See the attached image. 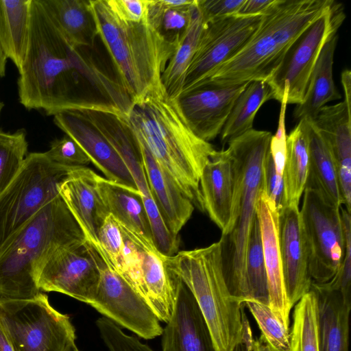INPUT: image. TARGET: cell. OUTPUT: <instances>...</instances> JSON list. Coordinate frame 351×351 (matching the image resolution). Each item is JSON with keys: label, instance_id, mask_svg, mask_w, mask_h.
<instances>
[{"label": "cell", "instance_id": "6da1fadb", "mask_svg": "<svg viewBox=\"0 0 351 351\" xmlns=\"http://www.w3.org/2000/svg\"><path fill=\"white\" fill-rule=\"evenodd\" d=\"M80 49L66 40L42 0H32L29 41L19 69L21 104L27 109H40L48 115L65 110L91 109L95 101L78 99L73 93L75 74H88L97 88H106L110 78L88 67Z\"/></svg>", "mask_w": 351, "mask_h": 351}, {"label": "cell", "instance_id": "7a4b0ae2", "mask_svg": "<svg viewBox=\"0 0 351 351\" xmlns=\"http://www.w3.org/2000/svg\"><path fill=\"white\" fill-rule=\"evenodd\" d=\"M125 116L138 139L183 193L203 210L199 178L215 149L191 131L177 101L169 98L162 86L132 104Z\"/></svg>", "mask_w": 351, "mask_h": 351}, {"label": "cell", "instance_id": "3957f363", "mask_svg": "<svg viewBox=\"0 0 351 351\" xmlns=\"http://www.w3.org/2000/svg\"><path fill=\"white\" fill-rule=\"evenodd\" d=\"M86 241L80 226L58 195L0 246V300H26L40 292L35 273L56 250Z\"/></svg>", "mask_w": 351, "mask_h": 351}, {"label": "cell", "instance_id": "277c9868", "mask_svg": "<svg viewBox=\"0 0 351 351\" xmlns=\"http://www.w3.org/2000/svg\"><path fill=\"white\" fill-rule=\"evenodd\" d=\"M97 35L113 63L119 84L132 104L162 86L161 75L176 41L161 35L147 19L138 23L120 19L106 0H90Z\"/></svg>", "mask_w": 351, "mask_h": 351}, {"label": "cell", "instance_id": "5b68a950", "mask_svg": "<svg viewBox=\"0 0 351 351\" xmlns=\"http://www.w3.org/2000/svg\"><path fill=\"white\" fill-rule=\"evenodd\" d=\"M271 136L270 132L252 129L228 142L226 149L233 162L235 187L231 222L219 243L227 287L231 295L242 303L245 300L247 242L256 217V204L263 191V167Z\"/></svg>", "mask_w": 351, "mask_h": 351}, {"label": "cell", "instance_id": "8992f818", "mask_svg": "<svg viewBox=\"0 0 351 351\" xmlns=\"http://www.w3.org/2000/svg\"><path fill=\"white\" fill-rule=\"evenodd\" d=\"M333 2L275 0L262 15L261 22L250 41L221 66L204 85L228 86L267 80L293 40Z\"/></svg>", "mask_w": 351, "mask_h": 351}, {"label": "cell", "instance_id": "52a82bcc", "mask_svg": "<svg viewBox=\"0 0 351 351\" xmlns=\"http://www.w3.org/2000/svg\"><path fill=\"white\" fill-rule=\"evenodd\" d=\"M168 267L195 299L217 351H231L241 339L244 304L227 287L219 241L166 256Z\"/></svg>", "mask_w": 351, "mask_h": 351}, {"label": "cell", "instance_id": "ba28073f", "mask_svg": "<svg viewBox=\"0 0 351 351\" xmlns=\"http://www.w3.org/2000/svg\"><path fill=\"white\" fill-rule=\"evenodd\" d=\"M0 320L14 351H68L76 335L69 316L41 291L26 300H0Z\"/></svg>", "mask_w": 351, "mask_h": 351}, {"label": "cell", "instance_id": "9c48e42d", "mask_svg": "<svg viewBox=\"0 0 351 351\" xmlns=\"http://www.w3.org/2000/svg\"><path fill=\"white\" fill-rule=\"evenodd\" d=\"M76 167L56 164L45 152L26 156L20 171L0 195V246L59 195L58 185Z\"/></svg>", "mask_w": 351, "mask_h": 351}, {"label": "cell", "instance_id": "30bf717a", "mask_svg": "<svg viewBox=\"0 0 351 351\" xmlns=\"http://www.w3.org/2000/svg\"><path fill=\"white\" fill-rule=\"evenodd\" d=\"M124 248L117 273L136 291L160 322L167 323L174 308L182 283L168 267L166 256L152 241L119 223Z\"/></svg>", "mask_w": 351, "mask_h": 351}, {"label": "cell", "instance_id": "8fae6325", "mask_svg": "<svg viewBox=\"0 0 351 351\" xmlns=\"http://www.w3.org/2000/svg\"><path fill=\"white\" fill-rule=\"evenodd\" d=\"M345 19L343 5L334 1L293 40L277 69L265 80L271 88L272 99L280 104L296 105L303 101L324 45L337 34Z\"/></svg>", "mask_w": 351, "mask_h": 351}, {"label": "cell", "instance_id": "7c38bea8", "mask_svg": "<svg viewBox=\"0 0 351 351\" xmlns=\"http://www.w3.org/2000/svg\"><path fill=\"white\" fill-rule=\"evenodd\" d=\"M300 213L312 282L326 283L338 272L346 253L340 207L327 202L317 191L305 188Z\"/></svg>", "mask_w": 351, "mask_h": 351}, {"label": "cell", "instance_id": "4fadbf2b", "mask_svg": "<svg viewBox=\"0 0 351 351\" xmlns=\"http://www.w3.org/2000/svg\"><path fill=\"white\" fill-rule=\"evenodd\" d=\"M89 244L100 279L96 294L88 305L139 337L152 339L160 336L163 328L149 306L114 269L105 252Z\"/></svg>", "mask_w": 351, "mask_h": 351}, {"label": "cell", "instance_id": "5bb4252c", "mask_svg": "<svg viewBox=\"0 0 351 351\" xmlns=\"http://www.w3.org/2000/svg\"><path fill=\"white\" fill-rule=\"evenodd\" d=\"M261 19L262 15H233L203 23L181 95L204 85L235 56L253 36Z\"/></svg>", "mask_w": 351, "mask_h": 351}, {"label": "cell", "instance_id": "9a60e30c", "mask_svg": "<svg viewBox=\"0 0 351 351\" xmlns=\"http://www.w3.org/2000/svg\"><path fill=\"white\" fill-rule=\"evenodd\" d=\"M40 291L58 292L89 304L96 294L100 272L89 243L60 247L35 273Z\"/></svg>", "mask_w": 351, "mask_h": 351}, {"label": "cell", "instance_id": "2e32d148", "mask_svg": "<svg viewBox=\"0 0 351 351\" xmlns=\"http://www.w3.org/2000/svg\"><path fill=\"white\" fill-rule=\"evenodd\" d=\"M247 84H207L182 94L176 101L191 131L209 143L220 134L235 100Z\"/></svg>", "mask_w": 351, "mask_h": 351}, {"label": "cell", "instance_id": "e0dca14e", "mask_svg": "<svg viewBox=\"0 0 351 351\" xmlns=\"http://www.w3.org/2000/svg\"><path fill=\"white\" fill-rule=\"evenodd\" d=\"M278 241L285 292L292 307L310 291L312 279L303 226L298 205L278 213Z\"/></svg>", "mask_w": 351, "mask_h": 351}, {"label": "cell", "instance_id": "ac0fdd59", "mask_svg": "<svg viewBox=\"0 0 351 351\" xmlns=\"http://www.w3.org/2000/svg\"><path fill=\"white\" fill-rule=\"evenodd\" d=\"M55 124L82 147L106 179L137 189L124 161L104 134L79 110L53 115ZM138 190V189H137Z\"/></svg>", "mask_w": 351, "mask_h": 351}, {"label": "cell", "instance_id": "d6986e66", "mask_svg": "<svg viewBox=\"0 0 351 351\" xmlns=\"http://www.w3.org/2000/svg\"><path fill=\"white\" fill-rule=\"evenodd\" d=\"M161 337L162 351H217L206 321L182 281Z\"/></svg>", "mask_w": 351, "mask_h": 351}, {"label": "cell", "instance_id": "ffe728a7", "mask_svg": "<svg viewBox=\"0 0 351 351\" xmlns=\"http://www.w3.org/2000/svg\"><path fill=\"white\" fill-rule=\"evenodd\" d=\"M97 174L86 167L73 169L58 185V193L80 226L86 240L100 247L98 232L108 215L98 193Z\"/></svg>", "mask_w": 351, "mask_h": 351}, {"label": "cell", "instance_id": "44dd1931", "mask_svg": "<svg viewBox=\"0 0 351 351\" xmlns=\"http://www.w3.org/2000/svg\"><path fill=\"white\" fill-rule=\"evenodd\" d=\"M328 145L336 165L342 206L351 210V106L326 105L310 120Z\"/></svg>", "mask_w": 351, "mask_h": 351}, {"label": "cell", "instance_id": "7402d4cb", "mask_svg": "<svg viewBox=\"0 0 351 351\" xmlns=\"http://www.w3.org/2000/svg\"><path fill=\"white\" fill-rule=\"evenodd\" d=\"M256 215L267 276L269 305L282 325L289 330L292 308L284 285L278 241V213L263 191L256 204Z\"/></svg>", "mask_w": 351, "mask_h": 351}, {"label": "cell", "instance_id": "603a6c76", "mask_svg": "<svg viewBox=\"0 0 351 351\" xmlns=\"http://www.w3.org/2000/svg\"><path fill=\"white\" fill-rule=\"evenodd\" d=\"M235 175L228 151L215 150L204 166L199 178L203 210L225 233L232 215Z\"/></svg>", "mask_w": 351, "mask_h": 351}, {"label": "cell", "instance_id": "cb8c5ba5", "mask_svg": "<svg viewBox=\"0 0 351 351\" xmlns=\"http://www.w3.org/2000/svg\"><path fill=\"white\" fill-rule=\"evenodd\" d=\"M87 119L104 134L121 157L142 193L149 190L139 141L120 111L80 110Z\"/></svg>", "mask_w": 351, "mask_h": 351}, {"label": "cell", "instance_id": "d4e9b609", "mask_svg": "<svg viewBox=\"0 0 351 351\" xmlns=\"http://www.w3.org/2000/svg\"><path fill=\"white\" fill-rule=\"evenodd\" d=\"M138 141L152 197L169 230L174 235L179 236V232L193 213L194 204L159 165L144 143Z\"/></svg>", "mask_w": 351, "mask_h": 351}, {"label": "cell", "instance_id": "484cf974", "mask_svg": "<svg viewBox=\"0 0 351 351\" xmlns=\"http://www.w3.org/2000/svg\"><path fill=\"white\" fill-rule=\"evenodd\" d=\"M317 298L319 351H349L351 303L341 292L312 282Z\"/></svg>", "mask_w": 351, "mask_h": 351}, {"label": "cell", "instance_id": "4316f807", "mask_svg": "<svg viewBox=\"0 0 351 351\" xmlns=\"http://www.w3.org/2000/svg\"><path fill=\"white\" fill-rule=\"evenodd\" d=\"M96 186L108 214L127 229L154 243L142 195L138 190L99 175Z\"/></svg>", "mask_w": 351, "mask_h": 351}, {"label": "cell", "instance_id": "83f0119b", "mask_svg": "<svg viewBox=\"0 0 351 351\" xmlns=\"http://www.w3.org/2000/svg\"><path fill=\"white\" fill-rule=\"evenodd\" d=\"M337 40L338 36L336 34L324 45L310 76L304 99L296 105L293 111L295 119L312 120L326 104L341 97L332 78Z\"/></svg>", "mask_w": 351, "mask_h": 351}, {"label": "cell", "instance_id": "f1b7e54d", "mask_svg": "<svg viewBox=\"0 0 351 351\" xmlns=\"http://www.w3.org/2000/svg\"><path fill=\"white\" fill-rule=\"evenodd\" d=\"M58 28L76 49L93 47L97 29L90 0H42Z\"/></svg>", "mask_w": 351, "mask_h": 351}, {"label": "cell", "instance_id": "f546056e", "mask_svg": "<svg viewBox=\"0 0 351 351\" xmlns=\"http://www.w3.org/2000/svg\"><path fill=\"white\" fill-rule=\"evenodd\" d=\"M309 170L308 120L302 119L287 136L282 179L286 206L299 204Z\"/></svg>", "mask_w": 351, "mask_h": 351}, {"label": "cell", "instance_id": "4dcf8cb0", "mask_svg": "<svg viewBox=\"0 0 351 351\" xmlns=\"http://www.w3.org/2000/svg\"><path fill=\"white\" fill-rule=\"evenodd\" d=\"M307 120L309 170L305 188L317 191L327 202L341 207L342 199L332 155L311 121Z\"/></svg>", "mask_w": 351, "mask_h": 351}, {"label": "cell", "instance_id": "1f68e13d", "mask_svg": "<svg viewBox=\"0 0 351 351\" xmlns=\"http://www.w3.org/2000/svg\"><path fill=\"white\" fill-rule=\"evenodd\" d=\"M32 0H0V44L21 68L27 49Z\"/></svg>", "mask_w": 351, "mask_h": 351}, {"label": "cell", "instance_id": "d6a6232c", "mask_svg": "<svg viewBox=\"0 0 351 351\" xmlns=\"http://www.w3.org/2000/svg\"><path fill=\"white\" fill-rule=\"evenodd\" d=\"M203 22L197 5L191 21L181 36L176 40L175 51L161 75L162 86L169 98L180 96L186 75L194 56Z\"/></svg>", "mask_w": 351, "mask_h": 351}, {"label": "cell", "instance_id": "836d02e7", "mask_svg": "<svg viewBox=\"0 0 351 351\" xmlns=\"http://www.w3.org/2000/svg\"><path fill=\"white\" fill-rule=\"evenodd\" d=\"M271 99V88L266 81L248 82L235 100L219 134L221 143L228 144L253 129L254 117L259 108Z\"/></svg>", "mask_w": 351, "mask_h": 351}, {"label": "cell", "instance_id": "e575fe53", "mask_svg": "<svg viewBox=\"0 0 351 351\" xmlns=\"http://www.w3.org/2000/svg\"><path fill=\"white\" fill-rule=\"evenodd\" d=\"M197 0H150L147 20L165 38L176 42L188 27Z\"/></svg>", "mask_w": 351, "mask_h": 351}, {"label": "cell", "instance_id": "d590c367", "mask_svg": "<svg viewBox=\"0 0 351 351\" xmlns=\"http://www.w3.org/2000/svg\"><path fill=\"white\" fill-rule=\"evenodd\" d=\"M244 280L245 300H252L269 304L267 276L257 215L247 242Z\"/></svg>", "mask_w": 351, "mask_h": 351}, {"label": "cell", "instance_id": "8d00e7d4", "mask_svg": "<svg viewBox=\"0 0 351 351\" xmlns=\"http://www.w3.org/2000/svg\"><path fill=\"white\" fill-rule=\"evenodd\" d=\"M289 351H319L317 298L311 290L295 305Z\"/></svg>", "mask_w": 351, "mask_h": 351}, {"label": "cell", "instance_id": "74e56055", "mask_svg": "<svg viewBox=\"0 0 351 351\" xmlns=\"http://www.w3.org/2000/svg\"><path fill=\"white\" fill-rule=\"evenodd\" d=\"M28 143L23 129L14 133L0 131V195L20 171Z\"/></svg>", "mask_w": 351, "mask_h": 351}, {"label": "cell", "instance_id": "f35d334b", "mask_svg": "<svg viewBox=\"0 0 351 351\" xmlns=\"http://www.w3.org/2000/svg\"><path fill=\"white\" fill-rule=\"evenodd\" d=\"M254 317L261 334L274 348L288 351L290 348V330L276 317L269 304L247 300L243 302Z\"/></svg>", "mask_w": 351, "mask_h": 351}, {"label": "cell", "instance_id": "ab89813d", "mask_svg": "<svg viewBox=\"0 0 351 351\" xmlns=\"http://www.w3.org/2000/svg\"><path fill=\"white\" fill-rule=\"evenodd\" d=\"M96 326L109 351H155L137 337L125 333L120 326L105 317L99 318Z\"/></svg>", "mask_w": 351, "mask_h": 351}, {"label": "cell", "instance_id": "60d3db41", "mask_svg": "<svg viewBox=\"0 0 351 351\" xmlns=\"http://www.w3.org/2000/svg\"><path fill=\"white\" fill-rule=\"evenodd\" d=\"M98 241L111 265L117 271L122 259L124 237L118 221L110 214L99 228Z\"/></svg>", "mask_w": 351, "mask_h": 351}, {"label": "cell", "instance_id": "b9f144b4", "mask_svg": "<svg viewBox=\"0 0 351 351\" xmlns=\"http://www.w3.org/2000/svg\"><path fill=\"white\" fill-rule=\"evenodd\" d=\"M52 162L68 167H86L90 160L72 138L65 134L53 140L49 149L45 152Z\"/></svg>", "mask_w": 351, "mask_h": 351}, {"label": "cell", "instance_id": "7bdbcfd3", "mask_svg": "<svg viewBox=\"0 0 351 351\" xmlns=\"http://www.w3.org/2000/svg\"><path fill=\"white\" fill-rule=\"evenodd\" d=\"M263 192L279 213L286 206L283 179L276 173L269 149L263 163Z\"/></svg>", "mask_w": 351, "mask_h": 351}, {"label": "cell", "instance_id": "ee69618b", "mask_svg": "<svg viewBox=\"0 0 351 351\" xmlns=\"http://www.w3.org/2000/svg\"><path fill=\"white\" fill-rule=\"evenodd\" d=\"M245 0H197L202 22L237 15Z\"/></svg>", "mask_w": 351, "mask_h": 351}, {"label": "cell", "instance_id": "f6af8a7d", "mask_svg": "<svg viewBox=\"0 0 351 351\" xmlns=\"http://www.w3.org/2000/svg\"><path fill=\"white\" fill-rule=\"evenodd\" d=\"M111 10L121 20L141 22L147 19L150 0H106Z\"/></svg>", "mask_w": 351, "mask_h": 351}, {"label": "cell", "instance_id": "bcb514c9", "mask_svg": "<svg viewBox=\"0 0 351 351\" xmlns=\"http://www.w3.org/2000/svg\"><path fill=\"white\" fill-rule=\"evenodd\" d=\"M275 0H245V3L237 15L256 16L263 15L274 3Z\"/></svg>", "mask_w": 351, "mask_h": 351}, {"label": "cell", "instance_id": "7dc6e473", "mask_svg": "<svg viewBox=\"0 0 351 351\" xmlns=\"http://www.w3.org/2000/svg\"><path fill=\"white\" fill-rule=\"evenodd\" d=\"M254 338L246 315L243 316V328L241 339L231 351H253Z\"/></svg>", "mask_w": 351, "mask_h": 351}, {"label": "cell", "instance_id": "c3c4849f", "mask_svg": "<svg viewBox=\"0 0 351 351\" xmlns=\"http://www.w3.org/2000/svg\"><path fill=\"white\" fill-rule=\"evenodd\" d=\"M341 81L344 91V101L351 106V72L349 69H345L341 75Z\"/></svg>", "mask_w": 351, "mask_h": 351}, {"label": "cell", "instance_id": "681fc988", "mask_svg": "<svg viewBox=\"0 0 351 351\" xmlns=\"http://www.w3.org/2000/svg\"><path fill=\"white\" fill-rule=\"evenodd\" d=\"M253 351H286L279 350L272 346L261 334V336L254 339L253 343ZM289 351V350H288Z\"/></svg>", "mask_w": 351, "mask_h": 351}, {"label": "cell", "instance_id": "f907efd6", "mask_svg": "<svg viewBox=\"0 0 351 351\" xmlns=\"http://www.w3.org/2000/svg\"><path fill=\"white\" fill-rule=\"evenodd\" d=\"M0 351H14L0 320Z\"/></svg>", "mask_w": 351, "mask_h": 351}, {"label": "cell", "instance_id": "816d5d0a", "mask_svg": "<svg viewBox=\"0 0 351 351\" xmlns=\"http://www.w3.org/2000/svg\"><path fill=\"white\" fill-rule=\"evenodd\" d=\"M7 59L8 57L6 56L0 44V78L5 75Z\"/></svg>", "mask_w": 351, "mask_h": 351}, {"label": "cell", "instance_id": "f5cc1de1", "mask_svg": "<svg viewBox=\"0 0 351 351\" xmlns=\"http://www.w3.org/2000/svg\"><path fill=\"white\" fill-rule=\"evenodd\" d=\"M68 351H80V350H79V348H77V346L75 343L69 349Z\"/></svg>", "mask_w": 351, "mask_h": 351}, {"label": "cell", "instance_id": "db71d44e", "mask_svg": "<svg viewBox=\"0 0 351 351\" xmlns=\"http://www.w3.org/2000/svg\"><path fill=\"white\" fill-rule=\"evenodd\" d=\"M3 106H4L3 103L0 100V113L1 112V110L3 107Z\"/></svg>", "mask_w": 351, "mask_h": 351}]
</instances>
